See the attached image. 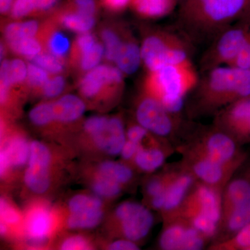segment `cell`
<instances>
[{
    "mask_svg": "<svg viewBox=\"0 0 250 250\" xmlns=\"http://www.w3.org/2000/svg\"><path fill=\"white\" fill-rule=\"evenodd\" d=\"M250 14L249 0H184L177 24L181 34L192 43H210Z\"/></svg>",
    "mask_w": 250,
    "mask_h": 250,
    "instance_id": "cell-1",
    "label": "cell"
},
{
    "mask_svg": "<svg viewBox=\"0 0 250 250\" xmlns=\"http://www.w3.org/2000/svg\"><path fill=\"white\" fill-rule=\"evenodd\" d=\"M190 117L216 114L241 99L250 96V70L221 65L202 73L192 89Z\"/></svg>",
    "mask_w": 250,
    "mask_h": 250,
    "instance_id": "cell-2",
    "label": "cell"
},
{
    "mask_svg": "<svg viewBox=\"0 0 250 250\" xmlns=\"http://www.w3.org/2000/svg\"><path fill=\"white\" fill-rule=\"evenodd\" d=\"M199 75L192 64L172 65L147 72L144 80L146 94L157 100L174 116H180L188 94L195 88Z\"/></svg>",
    "mask_w": 250,
    "mask_h": 250,
    "instance_id": "cell-3",
    "label": "cell"
},
{
    "mask_svg": "<svg viewBox=\"0 0 250 250\" xmlns=\"http://www.w3.org/2000/svg\"><path fill=\"white\" fill-rule=\"evenodd\" d=\"M192 43L183 34L162 29H150L141 45L142 63L147 72L172 65H190Z\"/></svg>",
    "mask_w": 250,
    "mask_h": 250,
    "instance_id": "cell-4",
    "label": "cell"
},
{
    "mask_svg": "<svg viewBox=\"0 0 250 250\" xmlns=\"http://www.w3.org/2000/svg\"><path fill=\"white\" fill-rule=\"evenodd\" d=\"M222 192L197 181L174 216L185 219L207 239L215 238L221 220Z\"/></svg>",
    "mask_w": 250,
    "mask_h": 250,
    "instance_id": "cell-5",
    "label": "cell"
},
{
    "mask_svg": "<svg viewBox=\"0 0 250 250\" xmlns=\"http://www.w3.org/2000/svg\"><path fill=\"white\" fill-rule=\"evenodd\" d=\"M250 35V14L238 20L210 42L200 61L202 73L229 65L246 45Z\"/></svg>",
    "mask_w": 250,
    "mask_h": 250,
    "instance_id": "cell-6",
    "label": "cell"
},
{
    "mask_svg": "<svg viewBox=\"0 0 250 250\" xmlns=\"http://www.w3.org/2000/svg\"><path fill=\"white\" fill-rule=\"evenodd\" d=\"M241 147L231 136L214 126L187 146V149L228 165L243 166L248 154Z\"/></svg>",
    "mask_w": 250,
    "mask_h": 250,
    "instance_id": "cell-7",
    "label": "cell"
},
{
    "mask_svg": "<svg viewBox=\"0 0 250 250\" xmlns=\"http://www.w3.org/2000/svg\"><path fill=\"white\" fill-rule=\"evenodd\" d=\"M184 153L182 166L190 171L198 182L221 190L242 166L223 164L188 149Z\"/></svg>",
    "mask_w": 250,
    "mask_h": 250,
    "instance_id": "cell-8",
    "label": "cell"
},
{
    "mask_svg": "<svg viewBox=\"0 0 250 250\" xmlns=\"http://www.w3.org/2000/svg\"><path fill=\"white\" fill-rule=\"evenodd\" d=\"M136 118L149 132L161 138L171 137L178 129L180 122L179 117L174 116L147 94L138 104Z\"/></svg>",
    "mask_w": 250,
    "mask_h": 250,
    "instance_id": "cell-9",
    "label": "cell"
},
{
    "mask_svg": "<svg viewBox=\"0 0 250 250\" xmlns=\"http://www.w3.org/2000/svg\"><path fill=\"white\" fill-rule=\"evenodd\" d=\"M84 129L97 146L111 155L120 154L127 140L124 125L117 117H91L85 121Z\"/></svg>",
    "mask_w": 250,
    "mask_h": 250,
    "instance_id": "cell-10",
    "label": "cell"
},
{
    "mask_svg": "<svg viewBox=\"0 0 250 250\" xmlns=\"http://www.w3.org/2000/svg\"><path fill=\"white\" fill-rule=\"evenodd\" d=\"M214 126L231 136L241 146L250 143V96L218 111Z\"/></svg>",
    "mask_w": 250,
    "mask_h": 250,
    "instance_id": "cell-11",
    "label": "cell"
},
{
    "mask_svg": "<svg viewBox=\"0 0 250 250\" xmlns=\"http://www.w3.org/2000/svg\"><path fill=\"white\" fill-rule=\"evenodd\" d=\"M207 241L187 220L176 215L167 219L159 246L166 250H198L205 246Z\"/></svg>",
    "mask_w": 250,
    "mask_h": 250,
    "instance_id": "cell-12",
    "label": "cell"
},
{
    "mask_svg": "<svg viewBox=\"0 0 250 250\" xmlns=\"http://www.w3.org/2000/svg\"><path fill=\"white\" fill-rule=\"evenodd\" d=\"M124 76L116 65L101 64L82 76L79 88L85 98H96L108 91H121L124 86Z\"/></svg>",
    "mask_w": 250,
    "mask_h": 250,
    "instance_id": "cell-13",
    "label": "cell"
},
{
    "mask_svg": "<svg viewBox=\"0 0 250 250\" xmlns=\"http://www.w3.org/2000/svg\"><path fill=\"white\" fill-rule=\"evenodd\" d=\"M116 214L121 221L125 238L134 242L147 236L154 223L152 213L144 206L135 202L121 204L117 208Z\"/></svg>",
    "mask_w": 250,
    "mask_h": 250,
    "instance_id": "cell-14",
    "label": "cell"
},
{
    "mask_svg": "<svg viewBox=\"0 0 250 250\" xmlns=\"http://www.w3.org/2000/svg\"><path fill=\"white\" fill-rule=\"evenodd\" d=\"M50 159V152L45 145L39 141L31 143L24 182L30 190L36 193H43L48 188Z\"/></svg>",
    "mask_w": 250,
    "mask_h": 250,
    "instance_id": "cell-15",
    "label": "cell"
},
{
    "mask_svg": "<svg viewBox=\"0 0 250 250\" xmlns=\"http://www.w3.org/2000/svg\"><path fill=\"white\" fill-rule=\"evenodd\" d=\"M197 180L190 171L182 165L180 169L174 170L173 174L165 192V204L162 211L167 219L177 214L184 200Z\"/></svg>",
    "mask_w": 250,
    "mask_h": 250,
    "instance_id": "cell-16",
    "label": "cell"
},
{
    "mask_svg": "<svg viewBox=\"0 0 250 250\" xmlns=\"http://www.w3.org/2000/svg\"><path fill=\"white\" fill-rule=\"evenodd\" d=\"M51 13L50 21L60 27L78 34L90 32L95 24V16L82 14L65 4Z\"/></svg>",
    "mask_w": 250,
    "mask_h": 250,
    "instance_id": "cell-17",
    "label": "cell"
},
{
    "mask_svg": "<svg viewBox=\"0 0 250 250\" xmlns=\"http://www.w3.org/2000/svg\"><path fill=\"white\" fill-rule=\"evenodd\" d=\"M250 205V175L231 179L222 192V214Z\"/></svg>",
    "mask_w": 250,
    "mask_h": 250,
    "instance_id": "cell-18",
    "label": "cell"
},
{
    "mask_svg": "<svg viewBox=\"0 0 250 250\" xmlns=\"http://www.w3.org/2000/svg\"><path fill=\"white\" fill-rule=\"evenodd\" d=\"M59 28V26L49 19L42 25L39 36L43 42L46 52L65 62L72 45L68 38Z\"/></svg>",
    "mask_w": 250,
    "mask_h": 250,
    "instance_id": "cell-19",
    "label": "cell"
},
{
    "mask_svg": "<svg viewBox=\"0 0 250 250\" xmlns=\"http://www.w3.org/2000/svg\"><path fill=\"white\" fill-rule=\"evenodd\" d=\"M142 63L141 45L138 44L132 34L130 33L125 39L116 60L115 65L124 75L134 74Z\"/></svg>",
    "mask_w": 250,
    "mask_h": 250,
    "instance_id": "cell-20",
    "label": "cell"
},
{
    "mask_svg": "<svg viewBox=\"0 0 250 250\" xmlns=\"http://www.w3.org/2000/svg\"><path fill=\"white\" fill-rule=\"evenodd\" d=\"M54 121L71 123L83 116L85 105L82 99L68 94L52 103Z\"/></svg>",
    "mask_w": 250,
    "mask_h": 250,
    "instance_id": "cell-21",
    "label": "cell"
},
{
    "mask_svg": "<svg viewBox=\"0 0 250 250\" xmlns=\"http://www.w3.org/2000/svg\"><path fill=\"white\" fill-rule=\"evenodd\" d=\"M250 223V205L238 207L222 214L217 234L222 231L223 241H227Z\"/></svg>",
    "mask_w": 250,
    "mask_h": 250,
    "instance_id": "cell-22",
    "label": "cell"
},
{
    "mask_svg": "<svg viewBox=\"0 0 250 250\" xmlns=\"http://www.w3.org/2000/svg\"><path fill=\"white\" fill-rule=\"evenodd\" d=\"M130 31L120 25L104 26L100 29V36L104 47V59L109 63H114L118 52Z\"/></svg>",
    "mask_w": 250,
    "mask_h": 250,
    "instance_id": "cell-23",
    "label": "cell"
},
{
    "mask_svg": "<svg viewBox=\"0 0 250 250\" xmlns=\"http://www.w3.org/2000/svg\"><path fill=\"white\" fill-rule=\"evenodd\" d=\"M177 1V0H131L129 6L141 17L155 19L170 14Z\"/></svg>",
    "mask_w": 250,
    "mask_h": 250,
    "instance_id": "cell-24",
    "label": "cell"
},
{
    "mask_svg": "<svg viewBox=\"0 0 250 250\" xmlns=\"http://www.w3.org/2000/svg\"><path fill=\"white\" fill-rule=\"evenodd\" d=\"M59 0H15L9 15L13 19L36 16L52 12Z\"/></svg>",
    "mask_w": 250,
    "mask_h": 250,
    "instance_id": "cell-25",
    "label": "cell"
},
{
    "mask_svg": "<svg viewBox=\"0 0 250 250\" xmlns=\"http://www.w3.org/2000/svg\"><path fill=\"white\" fill-rule=\"evenodd\" d=\"M27 62L21 59H4L1 63L0 84L12 87L25 83Z\"/></svg>",
    "mask_w": 250,
    "mask_h": 250,
    "instance_id": "cell-26",
    "label": "cell"
},
{
    "mask_svg": "<svg viewBox=\"0 0 250 250\" xmlns=\"http://www.w3.org/2000/svg\"><path fill=\"white\" fill-rule=\"evenodd\" d=\"M43 24L36 20L20 21L8 23L3 29L5 42L24 38L36 37L40 34Z\"/></svg>",
    "mask_w": 250,
    "mask_h": 250,
    "instance_id": "cell-27",
    "label": "cell"
},
{
    "mask_svg": "<svg viewBox=\"0 0 250 250\" xmlns=\"http://www.w3.org/2000/svg\"><path fill=\"white\" fill-rule=\"evenodd\" d=\"M52 225V218L47 210H36L31 215L28 223L27 231L32 241L42 242L47 238Z\"/></svg>",
    "mask_w": 250,
    "mask_h": 250,
    "instance_id": "cell-28",
    "label": "cell"
},
{
    "mask_svg": "<svg viewBox=\"0 0 250 250\" xmlns=\"http://www.w3.org/2000/svg\"><path fill=\"white\" fill-rule=\"evenodd\" d=\"M166 153L159 147H139L134 157L136 166L145 172H151L157 170L165 162Z\"/></svg>",
    "mask_w": 250,
    "mask_h": 250,
    "instance_id": "cell-29",
    "label": "cell"
},
{
    "mask_svg": "<svg viewBox=\"0 0 250 250\" xmlns=\"http://www.w3.org/2000/svg\"><path fill=\"white\" fill-rule=\"evenodd\" d=\"M6 45L13 53L28 60L45 51L43 42L39 36L9 41L6 42Z\"/></svg>",
    "mask_w": 250,
    "mask_h": 250,
    "instance_id": "cell-30",
    "label": "cell"
},
{
    "mask_svg": "<svg viewBox=\"0 0 250 250\" xmlns=\"http://www.w3.org/2000/svg\"><path fill=\"white\" fill-rule=\"evenodd\" d=\"M7 158L10 166L24 165L29 158L30 147L22 138L18 137L11 140L2 149Z\"/></svg>",
    "mask_w": 250,
    "mask_h": 250,
    "instance_id": "cell-31",
    "label": "cell"
},
{
    "mask_svg": "<svg viewBox=\"0 0 250 250\" xmlns=\"http://www.w3.org/2000/svg\"><path fill=\"white\" fill-rule=\"evenodd\" d=\"M103 212L101 208L71 213L67 225L71 229H88L97 226L101 221Z\"/></svg>",
    "mask_w": 250,
    "mask_h": 250,
    "instance_id": "cell-32",
    "label": "cell"
},
{
    "mask_svg": "<svg viewBox=\"0 0 250 250\" xmlns=\"http://www.w3.org/2000/svg\"><path fill=\"white\" fill-rule=\"evenodd\" d=\"M100 176L113 179L121 184L128 183L133 177V172L127 166L113 162L106 161L100 166Z\"/></svg>",
    "mask_w": 250,
    "mask_h": 250,
    "instance_id": "cell-33",
    "label": "cell"
},
{
    "mask_svg": "<svg viewBox=\"0 0 250 250\" xmlns=\"http://www.w3.org/2000/svg\"><path fill=\"white\" fill-rule=\"evenodd\" d=\"M98 41L95 36L91 33L79 34L72 42L69 54L68 62L71 64L72 66L75 67L82 56L86 53Z\"/></svg>",
    "mask_w": 250,
    "mask_h": 250,
    "instance_id": "cell-34",
    "label": "cell"
},
{
    "mask_svg": "<svg viewBox=\"0 0 250 250\" xmlns=\"http://www.w3.org/2000/svg\"><path fill=\"white\" fill-rule=\"evenodd\" d=\"M103 58H104V47L103 42L98 41L82 56L75 67L81 73L85 74L100 65Z\"/></svg>",
    "mask_w": 250,
    "mask_h": 250,
    "instance_id": "cell-35",
    "label": "cell"
},
{
    "mask_svg": "<svg viewBox=\"0 0 250 250\" xmlns=\"http://www.w3.org/2000/svg\"><path fill=\"white\" fill-rule=\"evenodd\" d=\"M29 62H34L42 67L52 75H62L65 71V61L52 55L46 51L29 59Z\"/></svg>",
    "mask_w": 250,
    "mask_h": 250,
    "instance_id": "cell-36",
    "label": "cell"
},
{
    "mask_svg": "<svg viewBox=\"0 0 250 250\" xmlns=\"http://www.w3.org/2000/svg\"><path fill=\"white\" fill-rule=\"evenodd\" d=\"M213 248L220 250H250V223L231 238L218 243Z\"/></svg>",
    "mask_w": 250,
    "mask_h": 250,
    "instance_id": "cell-37",
    "label": "cell"
},
{
    "mask_svg": "<svg viewBox=\"0 0 250 250\" xmlns=\"http://www.w3.org/2000/svg\"><path fill=\"white\" fill-rule=\"evenodd\" d=\"M51 75L42 67L29 62H27V77L25 83L31 89L40 91Z\"/></svg>",
    "mask_w": 250,
    "mask_h": 250,
    "instance_id": "cell-38",
    "label": "cell"
},
{
    "mask_svg": "<svg viewBox=\"0 0 250 250\" xmlns=\"http://www.w3.org/2000/svg\"><path fill=\"white\" fill-rule=\"evenodd\" d=\"M31 123L37 126H44L54 121L52 103H45L37 105L29 113Z\"/></svg>",
    "mask_w": 250,
    "mask_h": 250,
    "instance_id": "cell-39",
    "label": "cell"
},
{
    "mask_svg": "<svg viewBox=\"0 0 250 250\" xmlns=\"http://www.w3.org/2000/svg\"><path fill=\"white\" fill-rule=\"evenodd\" d=\"M103 202L98 197L77 195L72 197L68 204L70 213L101 208Z\"/></svg>",
    "mask_w": 250,
    "mask_h": 250,
    "instance_id": "cell-40",
    "label": "cell"
},
{
    "mask_svg": "<svg viewBox=\"0 0 250 250\" xmlns=\"http://www.w3.org/2000/svg\"><path fill=\"white\" fill-rule=\"evenodd\" d=\"M121 185L113 179L100 175L93 184V190L100 196L113 197L121 193Z\"/></svg>",
    "mask_w": 250,
    "mask_h": 250,
    "instance_id": "cell-41",
    "label": "cell"
},
{
    "mask_svg": "<svg viewBox=\"0 0 250 250\" xmlns=\"http://www.w3.org/2000/svg\"><path fill=\"white\" fill-rule=\"evenodd\" d=\"M66 80L62 75H51L40 92L47 98H55L59 96L65 89Z\"/></svg>",
    "mask_w": 250,
    "mask_h": 250,
    "instance_id": "cell-42",
    "label": "cell"
},
{
    "mask_svg": "<svg viewBox=\"0 0 250 250\" xmlns=\"http://www.w3.org/2000/svg\"><path fill=\"white\" fill-rule=\"evenodd\" d=\"M64 4L70 9L92 16H96L99 9L97 0H67Z\"/></svg>",
    "mask_w": 250,
    "mask_h": 250,
    "instance_id": "cell-43",
    "label": "cell"
},
{
    "mask_svg": "<svg viewBox=\"0 0 250 250\" xmlns=\"http://www.w3.org/2000/svg\"><path fill=\"white\" fill-rule=\"evenodd\" d=\"M228 65L250 70V35L241 52Z\"/></svg>",
    "mask_w": 250,
    "mask_h": 250,
    "instance_id": "cell-44",
    "label": "cell"
},
{
    "mask_svg": "<svg viewBox=\"0 0 250 250\" xmlns=\"http://www.w3.org/2000/svg\"><path fill=\"white\" fill-rule=\"evenodd\" d=\"M1 218L8 224H15L20 220V215L13 207L4 200L1 199L0 203Z\"/></svg>",
    "mask_w": 250,
    "mask_h": 250,
    "instance_id": "cell-45",
    "label": "cell"
},
{
    "mask_svg": "<svg viewBox=\"0 0 250 250\" xmlns=\"http://www.w3.org/2000/svg\"><path fill=\"white\" fill-rule=\"evenodd\" d=\"M64 250H89L90 246L84 238L81 236H73L67 238L62 246Z\"/></svg>",
    "mask_w": 250,
    "mask_h": 250,
    "instance_id": "cell-46",
    "label": "cell"
},
{
    "mask_svg": "<svg viewBox=\"0 0 250 250\" xmlns=\"http://www.w3.org/2000/svg\"><path fill=\"white\" fill-rule=\"evenodd\" d=\"M148 132L149 131L147 129L138 123V125H132L126 131V139L140 144L146 137Z\"/></svg>",
    "mask_w": 250,
    "mask_h": 250,
    "instance_id": "cell-47",
    "label": "cell"
},
{
    "mask_svg": "<svg viewBox=\"0 0 250 250\" xmlns=\"http://www.w3.org/2000/svg\"><path fill=\"white\" fill-rule=\"evenodd\" d=\"M131 0H101L102 4L111 12H121L129 6Z\"/></svg>",
    "mask_w": 250,
    "mask_h": 250,
    "instance_id": "cell-48",
    "label": "cell"
},
{
    "mask_svg": "<svg viewBox=\"0 0 250 250\" xmlns=\"http://www.w3.org/2000/svg\"><path fill=\"white\" fill-rule=\"evenodd\" d=\"M139 147V143L126 140L124 147L122 149L121 155L125 160H129V159H132L133 157H135Z\"/></svg>",
    "mask_w": 250,
    "mask_h": 250,
    "instance_id": "cell-49",
    "label": "cell"
},
{
    "mask_svg": "<svg viewBox=\"0 0 250 250\" xmlns=\"http://www.w3.org/2000/svg\"><path fill=\"white\" fill-rule=\"evenodd\" d=\"M108 249L111 250H139V248L135 242L130 241L129 239H125L113 242L108 247Z\"/></svg>",
    "mask_w": 250,
    "mask_h": 250,
    "instance_id": "cell-50",
    "label": "cell"
},
{
    "mask_svg": "<svg viewBox=\"0 0 250 250\" xmlns=\"http://www.w3.org/2000/svg\"><path fill=\"white\" fill-rule=\"evenodd\" d=\"M15 0H0V11L2 15L9 14Z\"/></svg>",
    "mask_w": 250,
    "mask_h": 250,
    "instance_id": "cell-51",
    "label": "cell"
},
{
    "mask_svg": "<svg viewBox=\"0 0 250 250\" xmlns=\"http://www.w3.org/2000/svg\"><path fill=\"white\" fill-rule=\"evenodd\" d=\"M10 166L9 161H8L7 158L5 155L4 152L2 150L1 151L0 154V171H1V174H4V172L7 170L8 167Z\"/></svg>",
    "mask_w": 250,
    "mask_h": 250,
    "instance_id": "cell-52",
    "label": "cell"
},
{
    "mask_svg": "<svg viewBox=\"0 0 250 250\" xmlns=\"http://www.w3.org/2000/svg\"><path fill=\"white\" fill-rule=\"evenodd\" d=\"M0 231H1V234H5L7 231V228L5 226L4 224H1V226H0Z\"/></svg>",
    "mask_w": 250,
    "mask_h": 250,
    "instance_id": "cell-53",
    "label": "cell"
},
{
    "mask_svg": "<svg viewBox=\"0 0 250 250\" xmlns=\"http://www.w3.org/2000/svg\"><path fill=\"white\" fill-rule=\"evenodd\" d=\"M177 1H178V0H177ZM182 1H184V0H182Z\"/></svg>",
    "mask_w": 250,
    "mask_h": 250,
    "instance_id": "cell-54",
    "label": "cell"
},
{
    "mask_svg": "<svg viewBox=\"0 0 250 250\" xmlns=\"http://www.w3.org/2000/svg\"><path fill=\"white\" fill-rule=\"evenodd\" d=\"M250 5V0H249Z\"/></svg>",
    "mask_w": 250,
    "mask_h": 250,
    "instance_id": "cell-55",
    "label": "cell"
}]
</instances>
